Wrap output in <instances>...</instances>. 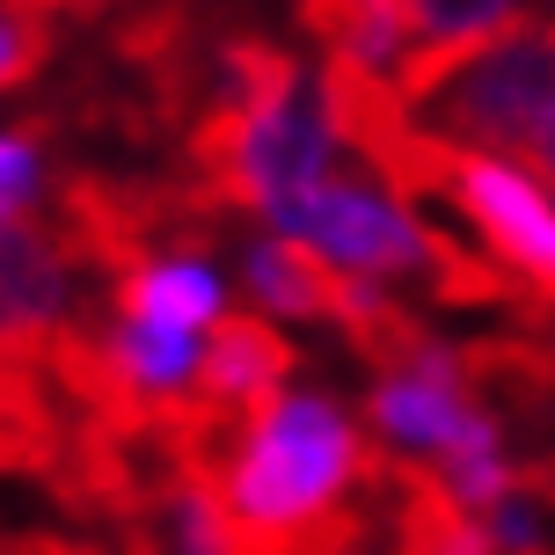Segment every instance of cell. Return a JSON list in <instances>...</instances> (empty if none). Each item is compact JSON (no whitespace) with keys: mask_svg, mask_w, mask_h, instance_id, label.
I'll list each match as a JSON object with an SVG mask.
<instances>
[{"mask_svg":"<svg viewBox=\"0 0 555 555\" xmlns=\"http://www.w3.org/2000/svg\"><path fill=\"white\" fill-rule=\"evenodd\" d=\"M365 453L373 446L344 424L336 402L322 395H278L242 439L212 461V490H220L234 533L249 541V555H278L322 533L359 498L365 482Z\"/></svg>","mask_w":555,"mask_h":555,"instance_id":"1","label":"cell"},{"mask_svg":"<svg viewBox=\"0 0 555 555\" xmlns=\"http://www.w3.org/2000/svg\"><path fill=\"white\" fill-rule=\"evenodd\" d=\"M410 117L446 146L475 139V146H519L527 154L541 125L555 117V15H533L504 44L461 59Z\"/></svg>","mask_w":555,"mask_h":555,"instance_id":"2","label":"cell"},{"mask_svg":"<svg viewBox=\"0 0 555 555\" xmlns=\"http://www.w3.org/2000/svg\"><path fill=\"white\" fill-rule=\"evenodd\" d=\"M439 205H461L475 242L498 256L504 271L541 300V314L555 322V212H548V197L533 191L519 168L490 162V154H468V146H446Z\"/></svg>","mask_w":555,"mask_h":555,"instance_id":"3","label":"cell"},{"mask_svg":"<svg viewBox=\"0 0 555 555\" xmlns=\"http://www.w3.org/2000/svg\"><path fill=\"white\" fill-rule=\"evenodd\" d=\"M285 234H300L322 249V263H351V271H373V278H424L431 271V249H424V227L395 205V197L365 191V183H322L314 197L271 212Z\"/></svg>","mask_w":555,"mask_h":555,"instance_id":"4","label":"cell"},{"mask_svg":"<svg viewBox=\"0 0 555 555\" xmlns=\"http://www.w3.org/2000/svg\"><path fill=\"white\" fill-rule=\"evenodd\" d=\"M81 256L52 234V220H8L0 227V344H52L74 330Z\"/></svg>","mask_w":555,"mask_h":555,"instance_id":"5","label":"cell"},{"mask_svg":"<svg viewBox=\"0 0 555 555\" xmlns=\"http://www.w3.org/2000/svg\"><path fill=\"white\" fill-rule=\"evenodd\" d=\"M461 388L498 431H548L555 424V330H498L453 344Z\"/></svg>","mask_w":555,"mask_h":555,"instance_id":"6","label":"cell"},{"mask_svg":"<svg viewBox=\"0 0 555 555\" xmlns=\"http://www.w3.org/2000/svg\"><path fill=\"white\" fill-rule=\"evenodd\" d=\"M242 285L256 314H300V322H336V300H344V271L300 242H249Z\"/></svg>","mask_w":555,"mask_h":555,"instance_id":"7","label":"cell"},{"mask_svg":"<svg viewBox=\"0 0 555 555\" xmlns=\"http://www.w3.org/2000/svg\"><path fill=\"white\" fill-rule=\"evenodd\" d=\"M111 314L146 330H205L220 314V278L205 263H146L111 285Z\"/></svg>","mask_w":555,"mask_h":555,"instance_id":"8","label":"cell"},{"mask_svg":"<svg viewBox=\"0 0 555 555\" xmlns=\"http://www.w3.org/2000/svg\"><path fill=\"white\" fill-rule=\"evenodd\" d=\"M59 8H0V95L29 88L59 52Z\"/></svg>","mask_w":555,"mask_h":555,"instance_id":"9","label":"cell"},{"mask_svg":"<svg viewBox=\"0 0 555 555\" xmlns=\"http://www.w3.org/2000/svg\"><path fill=\"white\" fill-rule=\"evenodd\" d=\"M37 191V125L0 132V227L23 220V197Z\"/></svg>","mask_w":555,"mask_h":555,"instance_id":"10","label":"cell"},{"mask_svg":"<svg viewBox=\"0 0 555 555\" xmlns=\"http://www.w3.org/2000/svg\"><path fill=\"white\" fill-rule=\"evenodd\" d=\"M527 154H533V168H541V176H548V183H555V117H548V125H541V139H533Z\"/></svg>","mask_w":555,"mask_h":555,"instance_id":"11","label":"cell"}]
</instances>
